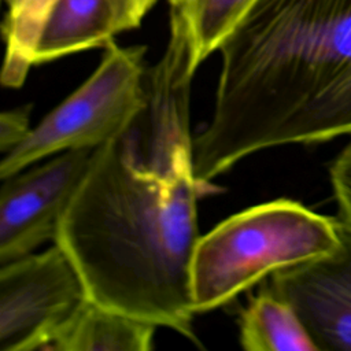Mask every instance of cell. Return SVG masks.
I'll return each mask as SVG.
<instances>
[{
    "label": "cell",
    "mask_w": 351,
    "mask_h": 351,
    "mask_svg": "<svg viewBox=\"0 0 351 351\" xmlns=\"http://www.w3.org/2000/svg\"><path fill=\"white\" fill-rule=\"evenodd\" d=\"M239 329L247 351H318L298 313L267 287L241 311Z\"/></svg>",
    "instance_id": "30bf717a"
},
{
    "label": "cell",
    "mask_w": 351,
    "mask_h": 351,
    "mask_svg": "<svg viewBox=\"0 0 351 351\" xmlns=\"http://www.w3.org/2000/svg\"><path fill=\"white\" fill-rule=\"evenodd\" d=\"M7 14L3 23L5 56L1 84L18 88L23 84L41 27L56 0H4Z\"/></svg>",
    "instance_id": "7c38bea8"
},
{
    "label": "cell",
    "mask_w": 351,
    "mask_h": 351,
    "mask_svg": "<svg viewBox=\"0 0 351 351\" xmlns=\"http://www.w3.org/2000/svg\"><path fill=\"white\" fill-rule=\"evenodd\" d=\"M111 0H56L34 45L33 66L114 41Z\"/></svg>",
    "instance_id": "ba28073f"
},
{
    "label": "cell",
    "mask_w": 351,
    "mask_h": 351,
    "mask_svg": "<svg viewBox=\"0 0 351 351\" xmlns=\"http://www.w3.org/2000/svg\"><path fill=\"white\" fill-rule=\"evenodd\" d=\"M218 51L213 117L193 137L202 182L261 149L351 134V0H258Z\"/></svg>",
    "instance_id": "7a4b0ae2"
},
{
    "label": "cell",
    "mask_w": 351,
    "mask_h": 351,
    "mask_svg": "<svg viewBox=\"0 0 351 351\" xmlns=\"http://www.w3.org/2000/svg\"><path fill=\"white\" fill-rule=\"evenodd\" d=\"M339 233L330 252L278 270L267 284L298 313L318 351H351V229L339 221Z\"/></svg>",
    "instance_id": "52a82bcc"
},
{
    "label": "cell",
    "mask_w": 351,
    "mask_h": 351,
    "mask_svg": "<svg viewBox=\"0 0 351 351\" xmlns=\"http://www.w3.org/2000/svg\"><path fill=\"white\" fill-rule=\"evenodd\" d=\"M332 191L339 207V221L351 229V141L329 166Z\"/></svg>",
    "instance_id": "4fadbf2b"
},
{
    "label": "cell",
    "mask_w": 351,
    "mask_h": 351,
    "mask_svg": "<svg viewBox=\"0 0 351 351\" xmlns=\"http://www.w3.org/2000/svg\"><path fill=\"white\" fill-rule=\"evenodd\" d=\"M258 0H169L170 14L182 23L197 69L219 49L225 38Z\"/></svg>",
    "instance_id": "8fae6325"
},
{
    "label": "cell",
    "mask_w": 351,
    "mask_h": 351,
    "mask_svg": "<svg viewBox=\"0 0 351 351\" xmlns=\"http://www.w3.org/2000/svg\"><path fill=\"white\" fill-rule=\"evenodd\" d=\"M339 219L277 199L240 211L200 236L191 262L195 313L218 308L273 273L330 252Z\"/></svg>",
    "instance_id": "3957f363"
},
{
    "label": "cell",
    "mask_w": 351,
    "mask_h": 351,
    "mask_svg": "<svg viewBox=\"0 0 351 351\" xmlns=\"http://www.w3.org/2000/svg\"><path fill=\"white\" fill-rule=\"evenodd\" d=\"M156 3L158 0H111L117 34L138 27Z\"/></svg>",
    "instance_id": "9a60e30c"
},
{
    "label": "cell",
    "mask_w": 351,
    "mask_h": 351,
    "mask_svg": "<svg viewBox=\"0 0 351 351\" xmlns=\"http://www.w3.org/2000/svg\"><path fill=\"white\" fill-rule=\"evenodd\" d=\"M95 149H71L1 180L0 265L53 240Z\"/></svg>",
    "instance_id": "8992f818"
},
{
    "label": "cell",
    "mask_w": 351,
    "mask_h": 351,
    "mask_svg": "<svg viewBox=\"0 0 351 351\" xmlns=\"http://www.w3.org/2000/svg\"><path fill=\"white\" fill-rule=\"evenodd\" d=\"M156 325L100 306L89 298L59 329L45 350L148 351Z\"/></svg>",
    "instance_id": "9c48e42d"
},
{
    "label": "cell",
    "mask_w": 351,
    "mask_h": 351,
    "mask_svg": "<svg viewBox=\"0 0 351 351\" xmlns=\"http://www.w3.org/2000/svg\"><path fill=\"white\" fill-rule=\"evenodd\" d=\"M96 70L1 155L0 178L71 149H96L121 133L147 103L145 47L111 41Z\"/></svg>",
    "instance_id": "277c9868"
},
{
    "label": "cell",
    "mask_w": 351,
    "mask_h": 351,
    "mask_svg": "<svg viewBox=\"0 0 351 351\" xmlns=\"http://www.w3.org/2000/svg\"><path fill=\"white\" fill-rule=\"evenodd\" d=\"M86 299L80 273L58 244L0 265V351L45 350Z\"/></svg>",
    "instance_id": "5b68a950"
},
{
    "label": "cell",
    "mask_w": 351,
    "mask_h": 351,
    "mask_svg": "<svg viewBox=\"0 0 351 351\" xmlns=\"http://www.w3.org/2000/svg\"><path fill=\"white\" fill-rule=\"evenodd\" d=\"M162 58L147 69V103L97 147L55 234L88 298L197 341L191 262L197 202L211 184L193 166L189 129L196 73L186 32L170 15Z\"/></svg>",
    "instance_id": "6da1fadb"
},
{
    "label": "cell",
    "mask_w": 351,
    "mask_h": 351,
    "mask_svg": "<svg viewBox=\"0 0 351 351\" xmlns=\"http://www.w3.org/2000/svg\"><path fill=\"white\" fill-rule=\"evenodd\" d=\"M30 106L21 107L10 111H3L0 117V152H5L15 148L32 130L29 115Z\"/></svg>",
    "instance_id": "5bb4252c"
}]
</instances>
